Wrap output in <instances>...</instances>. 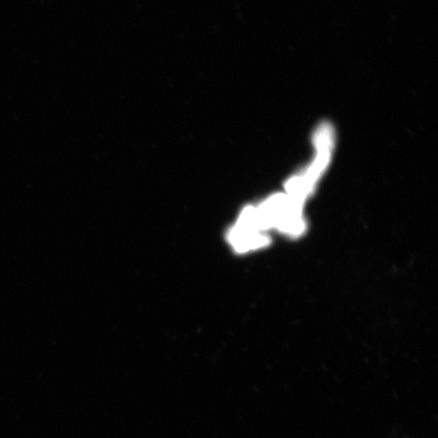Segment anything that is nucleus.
<instances>
[{"label": "nucleus", "instance_id": "nucleus-1", "mask_svg": "<svg viewBox=\"0 0 438 438\" xmlns=\"http://www.w3.org/2000/svg\"><path fill=\"white\" fill-rule=\"evenodd\" d=\"M303 206L286 193H277L264 201L257 210L266 230L275 228L295 237L305 228Z\"/></svg>", "mask_w": 438, "mask_h": 438}, {"label": "nucleus", "instance_id": "nucleus-2", "mask_svg": "<svg viewBox=\"0 0 438 438\" xmlns=\"http://www.w3.org/2000/svg\"><path fill=\"white\" fill-rule=\"evenodd\" d=\"M228 239L230 246L240 253L257 250L270 242L265 232L244 228L237 223L229 230Z\"/></svg>", "mask_w": 438, "mask_h": 438}]
</instances>
